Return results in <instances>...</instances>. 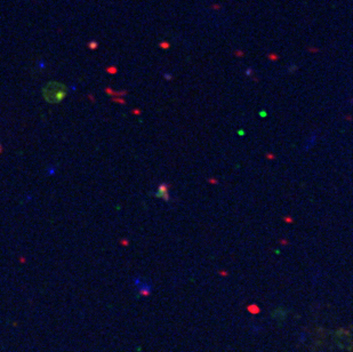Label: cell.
Wrapping results in <instances>:
<instances>
[{"label": "cell", "mask_w": 353, "mask_h": 352, "mask_svg": "<svg viewBox=\"0 0 353 352\" xmlns=\"http://www.w3.org/2000/svg\"><path fill=\"white\" fill-rule=\"evenodd\" d=\"M134 282H135V286H136L137 292H138L141 295L148 296L150 293H151V290H152V284H151V281L146 280L145 278L136 277V278L134 279Z\"/></svg>", "instance_id": "cell-2"}, {"label": "cell", "mask_w": 353, "mask_h": 352, "mask_svg": "<svg viewBox=\"0 0 353 352\" xmlns=\"http://www.w3.org/2000/svg\"><path fill=\"white\" fill-rule=\"evenodd\" d=\"M1 150H2V149H1V145H0V152H1Z\"/></svg>", "instance_id": "cell-4"}, {"label": "cell", "mask_w": 353, "mask_h": 352, "mask_svg": "<svg viewBox=\"0 0 353 352\" xmlns=\"http://www.w3.org/2000/svg\"><path fill=\"white\" fill-rule=\"evenodd\" d=\"M42 97L46 102L57 104L62 102L68 95V87L63 82L58 81H48L41 89Z\"/></svg>", "instance_id": "cell-1"}, {"label": "cell", "mask_w": 353, "mask_h": 352, "mask_svg": "<svg viewBox=\"0 0 353 352\" xmlns=\"http://www.w3.org/2000/svg\"><path fill=\"white\" fill-rule=\"evenodd\" d=\"M248 310H249L251 313H258V312H260V309L257 308V305H256V304L249 305V306H248Z\"/></svg>", "instance_id": "cell-3"}]
</instances>
